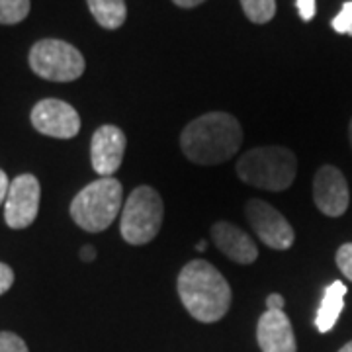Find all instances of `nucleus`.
I'll return each mask as SVG.
<instances>
[{
  "label": "nucleus",
  "instance_id": "obj_1",
  "mask_svg": "<svg viewBox=\"0 0 352 352\" xmlns=\"http://www.w3.org/2000/svg\"><path fill=\"white\" fill-rule=\"evenodd\" d=\"M243 143L241 124L226 112H210L182 129L180 147L192 163L212 166L229 161Z\"/></svg>",
  "mask_w": 352,
  "mask_h": 352
},
{
  "label": "nucleus",
  "instance_id": "obj_2",
  "mask_svg": "<svg viewBox=\"0 0 352 352\" xmlns=\"http://www.w3.org/2000/svg\"><path fill=\"white\" fill-rule=\"evenodd\" d=\"M178 296L194 319L215 323L223 319L231 307L233 294L223 274L214 264L192 261L178 274Z\"/></svg>",
  "mask_w": 352,
  "mask_h": 352
},
{
  "label": "nucleus",
  "instance_id": "obj_3",
  "mask_svg": "<svg viewBox=\"0 0 352 352\" xmlns=\"http://www.w3.org/2000/svg\"><path fill=\"white\" fill-rule=\"evenodd\" d=\"M298 173V159L286 147H256L247 151L237 163L243 182L256 188L282 192L292 186Z\"/></svg>",
  "mask_w": 352,
  "mask_h": 352
},
{
  "label": "nucleus",
  "instance_id": "obj_4",
  "mask_svg": "<svg viewBox=\"0 0 352 352\" xmlns=\"http://www.w3.org/2000/svg\"><path fill=\"white\" fill-rule=\"evenodd\" d=\"M122 184L118 178H98L80 190L71 201V217L78 227L98 233L112 226L122 210Z\"/></svg>",
  "mask_w": 352,
  "mask_h": 352
},
{
  "label": "nucleus",
  "instance_id": "obj_5",
  "mask_svg": "<svg viewBox=\"0 0 352 352\" xmlns=\"http://www.w3.org/2000/svg\"><path fill=\"white\" fill-rule=\"evenodd\" d=\"M164 206L159 192L151 186H138L126 200L120 233L129 245H145L153 241L163 226Z\"/></svg>",
  "mask_w": 352,
  "mask_h": 352
},
{
  "label": "nucleus",
  "instance_id": "obj_6",
  "mask_svg": "<svg viewBox=\"0 0 352 352\" xmlns=\"http://www.w3.org/2000/svg\"><path fill=\"white\" fill-rule=\"evenodd\" d=\"M32 71L45 80L71 82L85 73V57L61 39H41L30 51Z\"/></svg>",
  "mask_w": 352,
  "mask_h": 352
},
{
  "label": "nucleus",
  "instance_id": "obj_7",
  "mask_svg": "<svg viewBox=\"0 0 352 352\" xmlns=\"http://www.w3.org/2000/svg\"><path fill=\"white\" fill-rule=\"evenodd\" d=\"M245 214L249 223L254 229L256 237L263 241L264 245H268L270 249L276 251H286L294 245V229L286 221V217L274 210L270 204L263 200H249L245 206Z\"/></svg>",
  "mask_w": 352,
  "mask_h": 352
},
{
  "label": "nucleus",
  "instance_id": "obj_8",
  "mask_svg": "<svg viewBox=\"0 0 352 352\" xmlns=\"http://www.w3.org/2000/svg\"><path fill=\"white\" fill-rule=\"evenodd\" d=\"M39 180L34 175H20L14 178L4 201V219L12 229L30 227L39 212Z\"/></svg>",
  "mask_w": 352,
  "mask_h": 352
},
{
  "label": "nucleus",
  "instance_id": "obj_9",
  "mask_svg": "<svg viewBox=\"0 0 352 352\" xmlns=\"http://www.w3.org/2000/svg\"><path fill=\"white\" fill-rule=\"evenodd\" d=\"M32 126L43 135L71 139L80 131V118L71 104L57 98H45L34 106Z\"/></svg>",
  "mask_w": 352,
  "mask_h": 352
},
{
  "label": "nucleus",
  "instance_id": "obj_10",
  "mask_svg": "<svg viewBox=\"0 0 352 352\" xmlns=\"http://www.w3.org/2000/svg\"><path fill=\"white\" fill-rule=\"evenodd\" d=\"M314 200L319 212L329 217H339L349 208V184L337 166L325 164L317 170L314 180Z\"/></svg>",
  "mask_w": 352,
  "mask_h": 352
},
{
  "label": "nucleus",
  "instance_id": "obj_11",
  "mask_svg": "<svg viewBox=\"0 0 352 352\" xmlns=\"http://www.w3.org/2000/svg\"><path fill=\"white\" fill-rule=\"evenodd\" d=\"M126 155V135L120 127L102 126L94 131L90 141V161L92 168L100 178L112 176L124 161Z\"/></svg>",
  "mask_w": 352,
  "mask_h": 352
},
{
  "label": "nucleus",
  "instance_id": "obj_12",
  "mask_svg": "<svg viewBox=\"0 0 352 352\" xmlns=\"http://www.w3.org/2000/svg\"><path fill=\"white\" fill-rule=\"evenodd\" d=\"M256 340L263 352H296V335L284 309H266L256 327Z\"/></svg>",
  "mask_w": 352,
  "mask_h": 352
},
{
  "label": "nucleus",
  "instance_id": "obj_13",
  "mask_svg": "<svg viewBox=\"0 0 352 352\" xmlns=\"http://www.w3.org/2000/svg\"><path fill=\"white\" fill-rule=\"evenodd\" d=\"M212 239L217 245V249L231 258L233 263L252 264L258 256L256 243L245 233L241 227L227 223V221H217L212 226Z\"/></svg>",
  "mask_w": 352,
  "mask_h": 352
},
{
  "label": "nucleus",
  "instance_id": "obj_14",
  "mask_svg": "<svg viewBox=\"0 0 352 352\" xmlns=\"http://www.w3.org/2000/svg\"><path fill=\"white\" fill-rule=\"evenodd\" d=\"M344 296H346V286L340 280H335L325 288L323 300L319 303V309L315 315V327L319 333H329L335 327V323L339 321L340 314L344 309Z\"/></svg>",
  "mask_w": 352,
  "mask_h": 352
},
{
  "label": "nucleus",
  "instance_id": "obj_15",
  "mask_svg": "<svg viewBox=\"0 0 352 352\" xmlns=\"http://www.w3.org/2000/svg\"><path fill=\"white\" fill-rule=\"evenodd\" d=\"M88 8L94 20L106 30H118L127 18V8L124 0H87Z\"/></svg>",
  "mask_w": 352,
  "mask_h": 352
},
{
  "label": "nucleus",
  "instance_id": "obj_16",
  "mask_svg": "<svg viewBox=\"0 0 352 352\" xmlns=\"http://www.w3.org/2000/svg\"><path fill=\"white\" fill-rule=\"evenodd\" d=\"M245 16L254 24H266L276 14V0H241Z\"/></svg>",
  "mask_w": 352,
  "mask_h": 352
},
{
  "label": "nucleus",
  "instance_id": "obj_17",
  "mask_svg": "<svg viewBox=\"0 0 352 352\" xmlns=\"http://www.w3.org/2000/svg\"><path fill=\"white\" fill-rule=\"evenodd\" d=\"M28 14L30 0H0V24H18Z\"/></svg>",
  "mask_w": 352,
  "mask_h": 352
},
{
  "label": "nucleus",
  "instance_id": "obj_18",
  "mask_svg": "<svg viewBox=\"0 0 352 352\" xmlns=\"http://www.w3.org/2000/svg\"><path fill=\"white\" fill-rule=\"evenodd\" d=\"M333 30L337 34H346L352 36V0L344 2L340 12L333 18Z\"/></svg>",
  "mask_w": 352,
  "mask_h": 352
},
{
  "label": "nucleus",
  "instance_id": "obj_19",
  "mask_svg": "<svg viewBox=\"0 0 352 352\" xmlns=\"http://www.w3.org/2000/svg\"><path fill=\"white\" fill-rule=\"evenodd\" d=\"M0 352H30L25 342L14 333H0Z\"/></svg>",
  "mask_w": 352,
  "mask_h": 352
},
{
  "label": "nucleus",
  "instance_id": "obj_20",
  "mask_svg": "<svg viewBox=\"0 0 352 352\" xmlns=\"http://www.w3.org/2000/svg\"><path fill=\"white\" fill-rule=\"evenodd\" d=\"M337 266L340 272L352 282V243H344L337 251Z\"/></svg>",
  "mask_w": 352,
  "mask_h": 352
},
{
  "label": "nucleus",
  "instance_id": "obj_21",
  "mask_svg": "<svg viewBox=\"0 0 352 352\" xmlns=\"http://www.w3.org/2000/svg\"><path fill=\"white\" fill-rule=\"evenodd\" d=\"M12 284H14L12 268H10L8 264L0 263V296H2L4 292H8V289L12 288Z\"/></svg>",
  "mask_w": 352,
  "mask_h": 352
},
{
  "label": "nucleus",
  "instance_id": "obj_22",
  "mask_svg": "<svg viewBox=\"0 0 352 352\" xmlns=\"http://www.w3.org/2000/svg\"><path fill=\"white\" fill-rule=\"evenodd\" d=\"M296 4H298V12H300V16H302L303 22L314 20L315 0H296Z\"/></svg>",
  "mask_w": 352,
  "mask_h": 352
},
{
  "label": "nucleus",
  "instance_id": "obj_23",
  "mask_svg": "<svg viewBox=\"0 0 352 352\" xmlns=\"http://www.w3.org/2000/svg\"><path fill=\"white\" fill-rule=\"evenodd\" d=\"M284 298L280 294H270L266 298V309H284Z\"/></svg>",
  "mask_w": 352,
  "mask_h": 352
},
{
  "label": "nucleus",
  "instance_id": "obj_24",
  "mask_svg": "<svg viewBox=\"0 0 352 352\" xmlns=\"http://www.w3.org/2000/svg\"><path fill=\"white\" fill-rule=\"evenodd\" d=\"M8 188H10V180L4 170H0V206L6 201V196H8Z\"/></svg>",
  "mask_w": 352,
  "mask_h": 352
},
{
  "label": "nucleus",
  "instance_id": "obj_25",
  "mask_svg": "<svg viewBox=\"0 0 352 352\" xmlns=\"http://www.w3.org/2000/svg\"><path fill=\"white\" fill-rule=\"evenodd\" d=\"M80 258H82L85 263H92V261L96 258V251H94V247H90V245L82 247V249H80Z\"/></svg>",
  "mask_w": 352,
  "mask_h": 352
},
{
  "label": "nucleus",
  "instance_id": "obj_26",
  "mask_svg": "<svg viewBox=\"0 0 352 352\" xmlns=\"http://www.w3.org/2000/svg\"><path fill=\"white\" fill-rule=\"evenodd\" d=\"M176 6H180V8H194V6H198L201 4L204 0H173Z\"/></svg>",
  "mask_w": 352,
  "mask_h": 352
},
{
  "label": "nucleus",
  "instance_id": "obj_27",
  "mask_svg": "<svg viewBox=\"0 0 352 352\" xmlns=\"http://www.w3.org/2000/svg\"><path fill=\"white\" fill-rule=\"evenodd\" d=\"M208 249V243L206 241H200V243H196V251H206Z\"/></svg>",
  "mask_w": 352,
  "mask_h": 352
},
{
  "label": "nucleus",
  "instance_id": "obj_28",
  "mask_svg": "<svg viewBox=\"0 0 352 352\" xmlns=\"http://www.w3.org/2000/svg\"><path fill=\"white\" fill-rule=\"evenodd\" d=\"M339 352H352V340L351 342H346V344H344V346H342Z\"/></svg>",
  "mask_w": 352,
  "mask_h": 352
},
{
  "label": "nucleus",
  "instance_id": "obj_29",
  "mask_svg": "<svg viewBox=\"0 0 352 352\" xmlns=\"http://www.w3.org/2000/svg\"><path fill=\"white\" fill-rule=\"evenodd\" d=\"M351 143H352V122H351Z\"/></svg>",
  "mask_w": 352,
  "mask_h": 352
}]
</instances>
